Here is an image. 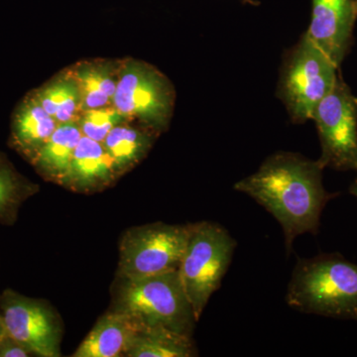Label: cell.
Returning a JSON list of instances; mask_svg holds the SVG:
<instances>
[{"instance_id":"obj_1","label":"cell","mask_w":357,"mask_h":357,"mask_svg":"<svg viewBox=\"0 0 357 357\" xmlns=\"http://www.w3.org/2000/svg\"><path fill=\"white\" fill-rule=\"evenodd\" d=\"M324 169L319 160L277 152L257 172L234 185L236 191L255 199L280 223L288 255L298 236L319 234L324 208L338 196L324 187Z\"/></svg>"},{"instance_id":"obj_2","label":"cell","mask_w":357,"mask_h":357,"mask_svg":"<svg viewBox=\"0 0 357 357\" xmlns=\"http://www.w3.org/2000/svg\"><path fill=\"white\" fill-rule=\"evenodd\" d=\"M286 302L305 314L357 321V264L340 253L299 258Z\"/></svg>"},{"instance_id":"obj_3","label":"cell","mask_w":357,"mask_h":357,"mask_svg":"<svg viewBox=\"0 0 357 357\" xmlns=\"http://www.w3.org/2000/svg\"><path fill=\"white\" fill-rule=\"evenodd\" d=\"M236 246V239L217 222L190 225L189 237L178 272L197 321L213 294L222 285Z\"/></svg>"},{"instance_id":"obj_4","label":"cell","mask_w":357,"mask_h":357,"mask_svg":"<svg viewBox=\"0 0 357 357\" xmlns=\"http://www.w3.org/2000/svg\"><path fill=\"white\" fill-rule=\"evenodd\" d=\"M340 73V68L312 43L306 33L286 52L277 96L294 123H305L312 119L317 105L332 91Z\"/></svg>"},{"instance_id":"obj_5","label":"cell","mask_w":357,"mask_h":357,"mask_svg":"<svg viewBox=\"0 0 357 357\" xmlns=\"http://www.w3.org/2000/svg\"><path fill=\"white\" fill-rule=\"evenodd\" d=\"M117 310L143 326L164 328L188 337H192L197 323L178 270L126 281Z\"/></svg>"},{"instance_id":"obj_6","label":"cell","mask_w":357,"mask_h":357,"mask_svg":"<svg viewBox=\"0 0 357 357\" xmlns=\"http://www.w3.org/2000/svg\"><path fill=\"white\" fill-rule=\"evenodd\" d=\"M175 100L172 83L154 66L131 58L119 61L112 105L128 121L163 132L172 119Z\"/></svg>"},{"instance_id":"obj_7","label":"cell","mask_w":357,"mask_h":357,"mask_svg":"<svg viewBox=\"0 0 357 357\" xmlns=\"http://www.w3.org/2000/svg\"><path fill=\"white\" fill-rule=\"evenodd\" d=\"M189 234L190 225L162 222L131 229L121 243L119 273L126 282L178 270Z\"/></svg>"},{"instance_id":"obj_8","label":"cell","mask_w":357,"mask_h":357,"mask_svg":"<svg viewBox=\"0 0 357 357\" xmlns=\"http://www.w3.org/2000/svg\"><path fill=\"white\" fill-rule=\"evenodd\" d=\"M318 130L321 165L357 173V98L338 75L330 93L317 105L312 119Z\"/></svg>"},{"instance_id":"obj_9","label":"cell","mask_w":357,"mask_h":357,"mask_svg":"<svg viewBox=\"0 0 357 357\" xmlns=\"http://www.w3.org/2000/svg\"><path fill=\"white\" fill-rule=\"evenodd\" d=\"M0 316L6 335L30 354L60 356V331L53 314L41 302L6 290L0 296Z\"/></svg>"},{"instance_id":"obj_10","label":"cell","mask_w":357,"mask_h":357,"mask_svg":"<svg viewBox=\"0 0 357 357\" xmlns=\"http://www.w3.org/2000/svg\"><path fill=\"white\" fill-rule=\"evenodd\" d=\"M312 20L306 35L340 68L351 50L357 20L356 0H312Z\"/></svg>"},{"instance_id":"obj_11","label":"cell","mask_w":357,"mask_h":357,"mask_svg":"<svg viewBox=\"0 0 357 357\" xmlns=\"http://www.w3.org/2000/svg\"><path fill=\"white\" fill-rule=\"evenodd\" d=\"M142 324L119 311L103 316L79 344L74 357L126 356Z\"/></svg>"},{"instance_id":"obj_12","label":"cell","mask_w":357,"mask_h":357,"mask_svg":"<svg viewBox=\"0 0 357 357\" xmlns=\"http://www.w3.org/2000/svg\"><path fill=\"white\" fill-rule=\"evenodd\" d=\"M58 126L57 121L44 109L33 91H30L14 110L10 146L30 162Z\"/></svg>"},{"instance_id":"obj_13","label":"cell","mask_w":357,"mask_h":357,"mask_svg":"<svg viewBox=\"0 0 357 357\" xmlns=\"http://www.w3.org/2000/svg\"><path fill=\"white\" fill-rule=\"evenodd\" d=\"M66 70L79 89L83 112L112 105L119 83V61H81Z\"/></svg>"},{"instance_id":"obj_14","label":"cell","mask_w":357,"mask_h":357,"mask_svg":"<svg viewBox=\"0 0 357 357\" xmlns=\"http://www.w3.org/2000/svg\"><path fill=\"white\" fill-rule=\"evenodd\" d=\"M119 175L114 162L102 142L82 136L63 185L77 190L107 185Z\"/></svg>"},{"instance_id":"obj_15","label":"cell","mask_w":357,"mask_h":357,"mask_svg":"<svg viewBox=\"0 0 357 357\" xmlns=\"http://www.w3.org/2000/svg\"><path fill=\"white\" fill-rule=\"evenodd\" d=\"M82 136L83 133L77 122L59 123L30 163L40 175L63 184Z\"/></svg>"},{"instance_id":"obj_16","label":"cell","mask_w":357,"mask_h":357,"mask_svg":"<svg viewBox=\"0 0 357 357\" xmlns=\"http://www.w3.org/2000/svg\"><path fill=\"white\" fill-rule=\"evenodd\" d=\"M32 91L44 109L58 123L79 121L83 112L81 93L76 82L67 70H63Z\"/></svg>"},{"instance_id":"obj_17","label":"cell","mask_w":357,"mask_h":357,"mask_svg":"<svg viewBox=\"0 0 357 357\" xmlns=\"http://www.w3.org/2000/svg\"><path fill=\"white\" fill-rule=\"evenodd\" d=\"M130 122L115 126L102 142L119 174L142 160L158 136V133L145 126L133 128Z\"/></svg>"},{"instance_id":"obj_18","label":"cell","mask_w":357,"mask_h":357,"mask_svg":"<svg viewBox=\"0 0 357 357\" xmlns=\"http://www.w3.org/2000/svg\"><path fill=\"white\" fill-rule=\"evenodd\" d=\"M196 356L191 337L164 328L141 326L128 357H190Z\"/></svg>"},{"instance_id":"obj_19","label":"cell","mask_w":357,"mask_h":357,"mask_svg":"<svg viewBox=\"0 0 357 357\" xmlns=\"http://www.w3.org/2000/svg\"><path fill=\"white\" fill-rule=\"evenodd\" d=\"M28 191V185L0 155V222H8L13 218L16 206Z\"/></svg>"},{"instance_id":"obj_20","label":"cell","mask_w":357,"mask_h":357,"mask_svg":"<svg viewBox=\"0 0 357 357\" xmlns=\"http://www.w3.org/2000/svg\"><path fill=\"white\" fill-rule=\"evenodd\" d=\"M129 121H130L115 109L114 105H110L100 109L84 110L82 112L77 123L84 136L102 143L107 134L115 126Z\"/></svg>"},{"instance_id":"obj_21","label":"cell","mask_w":357,"mask_h":357,"mask_svg":"<svg viewBox=\"0 0 357 357\" xmlns=\"http://www.w3.org/2000/svg\"><path fill=\"white\" fill-rule=\"evenodd\" d=\"M30 352L4 333L0 338V357H27Z\"/></svg>"},{"instance_id":"obj_22","label":"cell","mask_w":357,"mask_h":357,"mask_svg":"<svg viewBox=\"0 0 357 357\" xmlns=\"http://www.w3.org/2000/svg\"><path fill=\"white\" fill-rule=\"evenodd\" d=\"M349 192L357 199V178L351 183L349 187Z\"/></svg>"},{"instance_id":"obj_23","label":"cell","mask_w":357,"mask_h":357,"mask_svg":"<svg viewBox=\"0 0 357 357\" xmlns=\"http://www.w3.org/2000/svg\"><path fill=\"white\" fill-rule=\"evenodd\" d=\"M4 333H6V331H4L3 323H2L1 316H0V338H1Z\"/></svg>"},{"instance_id":"obj_24","label":"cell","mask_w":357,"mask_h":357,"mask_svg":"<svg viewBox=\"0 0 357 357\" xmlns=\"http://www.w3.org/2000/svg\"><path fill=\"white\" fill-rule=\"evenodd\" d=\"M244 3L251 4V6H259V2L255 0H243Z\"/></svg>"},{"instance_id":"obj_25","label":"cell","mask_w":357,"mask_h":357,"mask_svg":"<svg viewBox=\"0 0 357 357\" xmlns=\"http://www.w3.org/2000/svg\"><path fill=\"white\" fill-rule=\"evenodd\" d=\"M356 13H357V0H356Z\"/></svg>"}]
</instances>
